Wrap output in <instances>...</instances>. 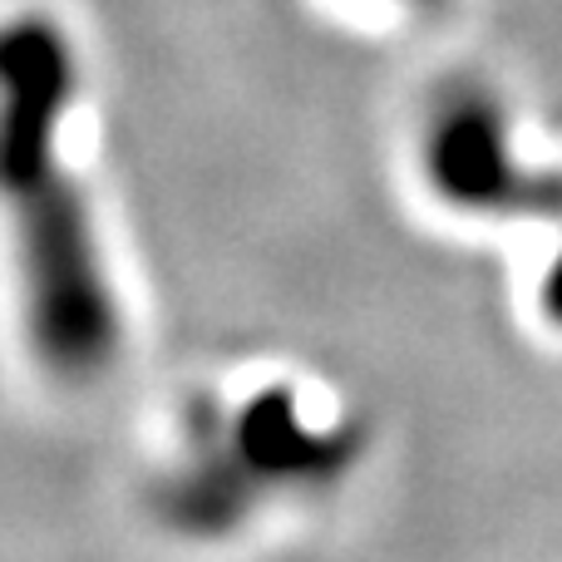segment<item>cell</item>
<instances>
[{
  "label": "cell",
  "instance_id": "obj_1",
  "mask_svg": "<svg viewBox=\"0 0 562 562\" xmlns=\"http://www.w3.org/2000/svg\"><path fill=\"white\" fill-rule=\"evenodd\" d=\"M69 94L75 59L45 25L0 35V207L25 291V326L40 360L79 380L114 356L119 311L85 198L59 164V114Z\"/></svg>",
  "mask_w": 562,
  "mask_h": 562
}]
</instances>
